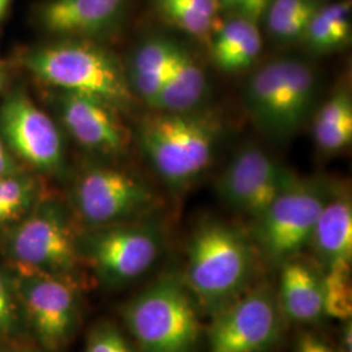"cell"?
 <instances>
[{"mask_svg":"<svg viewBox=\"0 0 352 352\" xmlns=\"http://www.w3.org/2000/svg\"><path fill=\"white\" fill-rule=\"evenodd\" d=\"M257 253L238 227L208 219L192 232L180 276L199 308L214 316L253 286Z\"/></svg>","mask_w":352,"mask_h":352,"instance_id":"6da1fadb","label":"cell"},{"mask_svg":"<svg viewBox=\"0 0 352 352\" xmlns=\"http://www.w3.org/2000/svg\"><path fill=\"white\" fill-rule=\"evenodd\" d=\"M223 124L206 110H151L138 126L140 146L166 187L182 193L212 164Z\"/></svg>","mask_w":352,"mask_h":352,"instance_id":"7a4b0ae2","label":"cell"},{"mask_svg":"<svg viewBox=\"0 0 352 352\" xmlns=\"http://www.w3.org/2000/svg\"><path fill=\"white\" fill-rule=\"evenodd\" d=\"M199 305L182 277L166 272L122 307L138 352H199Z\"/></svg>","mask_w":352,"mask_h":352,"instance_id":"3957f363","label":"cell"},{"mask_svg":"<svg viewBox=\"0 0 352 352\" xmlns=\"http://www.w3.org/2000/svg\"><path fill=\"white\" fill-rule=\"evenodd\" d=\"M25 67L46 85L106 102L120 113L136 100L126 69L110 51L88 41L58 42L32 50Z\"/></svg>","mask_w":352,"mask_h":352,"instance_id":"277c9868","label":"cell"},{"mask_svg":"<svg viewBox=\"0 0 352 352\" xmlns=\"http://www.w3.org/2000/svg\"><path fill=\"white\" fill-rule=\"evenodd\" d=\"M311 64L280 58L257 69L244 88V106L253 124L266 136L291 139L311 118L317 97Z\"/></svg>","mask_w":352,"mask_h":352,"instance_id":"5b68a950","label":"cell"},{"mask_svg":"<svg viewBox=\"0 0 352 352\" xmlns=\"http://www.w3.org/2000/svg\"><path fill=\"white\" fill-rule=\"evenodd\" d=\"M6 252L17 272L77 280L81 265L77 234L59 202L38 201L25 217L13 223L6 238Z\"/></svg>","mask_w":352,"mask_h":352,"instance_id":"8992f818","label":"cell"},{"mask_svg":"<svg viewBox=\"0 0 352 352\" xmlns=\"http://www.w3.org/2000/svg\"><path fill=\"white\" fill-rule=\"evenodd\" d=\"M164 236L154 222H119L77 235L81 260L103 285L124 286L146 274L164 251Z\"/></svg>","mask_w":352,"mask_h":352,"instance_id":"52a82bcc","label":"cell"},{"mask_svg":"<svg viewBox=\"0 0 352 352\" xmlns=\"http://www.w3.org/2000/svg\"><path fill=\"white\" fill-rule=\"evenodd\" d=\"M334 186L318 177H296L254 221V240L272 264L280 265L309 245L317 218Z\"/></svg>","mask_w":352,"mask_h":352,"instance_id":"ba28073f","label":"cell"},{"mask_svg":"<svg viewBox=\"0 0 352 352\" xmlns=\"http://www.w3.org/2000/svg\"><path fill=\"white\" fill-rule=\"evenodd\" d=\"M208 352H266L280 340L285 316L267 283L251 286L212 316Z\"/></svg>","mask_w":352,"mask_h":352,"instance_id":"9c48e42d","label":"cell"},{"mask_svg":"<svg viewBox=\"0 0 352 352\" xmlns=\"http://www.w3.org/2000/svg\"><path fill=\"white\" fill-rule=\"evenodd\" d=\"M12 283L20 309L41 346L51 352L63 350L80 320L77 280L17 272Z\"/></svg>","mask_w":352,"mask_h":352,"instance_id":"30bf717a","label":"cell"},{"mask_svg":"<svg viewBox=\"0 0 352 352\" xmlns=\"http://www.w3.org/2000/svg\"><path fill=\"white\" fill-rule=\"evenodd\" d=\"M72 202L80 221L91 228L149 213L158 199L138 176L113 167H91L77 177Z\"/></svg>","mask_w":352,"mask_h":352,"instance_id":"8fae6325","label":"cell"},{"mask_svg":"<svg viewBox=\"0 0 352 352\" xmlns=\"http://www.w3.org/2000/svg\"><path fill=\"white\" fill-rule=\"evenodd\" d=\"M296 174L256 144L240 148L218 176V197L231 210L257 218L273 204Z\"/></svg>","mask_w":352,"mask_h":352,"instance_id":"7c38bea8","label":"cell"},{"mask_svg":"<svg viewBox=\"0 0 352 352\" xmlns=\"http://www.w3.org/2000/svg\"><path fill=\"white\" fill-rule=\"evenodd\" d=\"M0 138L8 151L42 173L64 164L62 135L55 122L26 93L16 90L0 106Z\"/></svg>","mask_w":352,"mask_h":352,"instance_id":"4fadbf2b","label":"cell"},{"mask_svg":"<svg viewBox=\"0 0 352 352\" xmlns=\"http://www.w3.org/2000/svg\"><path fill=\"white\" fill-rule=\"evenodd\" d=\"M59 113L69 135L82 146L104 154H119L129 144L120 111L106 102L62 91Z\"/></svg>","mask_w":352,"mask_h":352,"instance_id":"5bb4252c","label":"cell"},{"mask_svg":"<svg viewBox=\"0 0 352 352\" xmlns=\"http://www.w3.org/2000/svg\"><path fill=\"white\" fill-rule=\"evenodd\" d=\"M126 0H47L39 11L42 28L54 34L90 37L107 33L126 10Z\"/></svg>","mask_w":352,"mask_h":352,"instance_id":"9a60e30c","label":"cell"},{"mask_svg":"<svg viewBox=\"0 0 352 352\" xmlns=\"http://www.w3.org/2000/svg\"><path fill=\"white\" fill-rule=\"evenodd\" d=\"M279 266L277 296L283 316L300 325L318 322L324 316L322 273L296 257Z\"/></svg>","mask_w":352,"mask_h":352,"instance_id":"2e32d148","label":"cell"},{"mask_svg":"<svg viewBox=\"0 0 352 352\" xmlns=\"http://www.w3.org/2000/svg\"><path fill=\"white\" fill-rule=\"evenodd\" d=\"M309 245L324 270L340 261L352 263V202L346 189L334 187L317 218Z\"/></svg>","mask_w":352,"mask_h":352,"instance_id":"e0dca14e","label":"cell"},{"mask_svg":"<svg viewBox=\"0 0 352 352\" xmlns=\"http://www.w3.org/2000/svg\"><path fill=\"white\" fill-rule=\"evenodd\" d=\"M177 46L171 38L155 36L145 39L131 58L126 71L129 88L151 110L168 77Z\"/></svg>","mask_w":352,"mask_h":352,"instance_id":"ac0fdd59","label":"cell"},{"mask_svg":"<svg viewBox=\"0 0 352 352\" xmlns=\"http://www.w3.org/2000/svg\"><path fill=\"white\" fill-rule=\"evenodd\" d=\"M208 77L193 52L179 43L168 77L151 110L186 113L201 109Z\"/></svg>","mask_w":352,"mask_h":352,"instance_id":"d6986e66","label":"cell"},{"mask_svg":"<svg viewBox=\"0 0 352 352\" xmlns=\"http://www.w3.org/2000/svg\"><path fill=\"white\" fill-rule=\"evenodd\" d=\"M263 49L258 24L232 16L212 36L210 51L215 65L227 74H236L254 63Z\"/></svg>","mask_w":352,"mask_h":352,"instance_id":"ffe728a7","label":"cell"},{"mask_svg":"<svg viewBox=\"0 0 352 352\" xmlns=\"http://www.w3.org/2000/svg\"><path fill=\"white\" fill-rule=\"evenodd\" d=\"M314 138L325 154L346 149L352 141V98L347 89L336 90L315 115Z\"/></svg>","mask_w":352,"mask_h":352,"instance_id":"44dd1931","label":"cell"},{"mask_svg":"<svg viewBox=\"0 0 352 352\" xmlns=\"http://www.w3.org/2000/svg\"><path fill=\"white\" fill-rule=\"evenodd\" d=\"M302 39L317 54L344 49L351 41V3L338 0L321 6L312 17Z\"/></svg>","mask_w":352,"mask_h":352,"instance_id":"7402d4cb","label":"cell"},{"mask_svg":"<svg viewBox=\"0 0 352 352\" xmlns=\"http://www.w3.org/2000/svg\"><path fill=\"white\" fill-rule=\"evenodd\" d=\"M154 6L164 21L199 39L213 36L222 11L218 0H154Z\"/></svg>","mask_w":352,"mask_h":352,"instance_id":"603a6c76","label":"cell"},{"mask_svg":"<svg viewBox=\"0 0 352 352\" xmlns=\"http://www.w3.org/2000/svg\"><path fill=\"white\" fill-rule=\"evenodd\" d=\"M321 6L320 0H270L264 16L270 37L279 43L302 39Z\"/></svg>","mask_w":352,"mask_h":352,"instance_id":"cb8c5ba5","label":"cell"},{"mask_svg":"<svg viewBox=\"0 0 352 352\" xmlns=\"http://www.w3.org/2000/svg\"><path fill=\"white\" fill-rule=\"evenodd\" d=\"M38 200L36 179L19 171L0 177V225L19 222Z\"/></svg>","mask_w":352,"mask_h":352,"instance_id":"d4e9b609","label":"cell"},{"mask_svg":"<svg viewBox=\"0 0 352 352\" xmlns=\"http://www.w3.org/2000/svg\"><path fill=\"white\" fill-rule=\"evenodd\" d=\"M324 315L346 321L352 315L351 263L330 265L322 273Z\"/></svg>","mask_w":352,"mask_h":352,"instance_id":"484cf974","label":"cell"},{"mask_svg":"<svg viewBox=\"0 0 352 352\" xmlns=\"http://www.w3.org/2000/svg\"><path fill=\"white\" fill-rule=\"evenodd\" d=\"M84 352H138V350L119 327L104 321L91 327Z\"/></svg>","mask_w":352,"mask_h":352,"instance_id":"4316f807","label":"cell"},{"mask_svg":"<svg viewBox=\"0 0 352 352\" xmlns=\"http://www.w3.org/2000/svg\"><path fill=\"white\" fill-rule=\"evenodd\" d=\"M19 311L12 279L0 267V338H11L20 331Z\"/></svg>","mask_w":352,"mask_h":352,"instance_id":"83f0119b","label":"cell"},{"mask_svg":"<svg viewBox=\"0 0 352 352\" xmlns=\"http://www.w3.org/2000/svg\"><path fill=\"white\" fill-rule=\"evenodd\" d=\"M221 10L248 19L253 23H260L270 4V0H218Z\"/></svg>","mask_w":352,"mask_h":352,"instance_id":"f1b7e54d","label":"cell"},{"mask_svg":"<svg viewBox=\"0 0 352 352\" xmlns=\"http://www.w3.org/2000/svg\"><path fill=\"white\" fill-rule=\"evenodd\" d=\"M296 352H338L327 342L311 333H302L296 343Z\"/></svg>","mask_w":352,"mask_h":352,"instance_id":"f546056e","label":"cell"},{"mask_svg":"<svg viewBox=\"0 0 352 352\" xmlns=\"http://www.w3.org/2000/svg\"><path fill=\"white\" fill-rule=\"evenodd\" d=\"M19 171H20L19 164H16L12 154H10L7 146L4 145L3 140L0 138V177L11 175Z\"/></svg>","mask_w":352,"mask_h":352,"instance_id":"4dcf8cb0","label":"cell"},{"mask_svg":"<svg viewBox=\"0 0 352 352\" xmlns=\"http://www.w3.org/2000/svg\"><path fill=\"white\" fill-rule=\"evenodd\" d=\"M351 337V318H349V320L344 321V327L342 330V338H340L342 352H352Z\"/></svg>","mask_w":352,"mask_h":352,"instance_id":"1f68e13d","label":"cell"},{"mask_svg":"<svg viewBox=\"0 0 352 352\" xmlns=\"http://www.w3.org/2000/svg\"><path fill=\"white\" fill-rule=\"evenodd\" d=\"M10 72H11L10 64L6 60H0V91L6 88L10 78Z\"/></svg>","mask_w":352,"mask_h":352,"instance_id":"d6a6232c","label":"cell"},{"mask_svg":"<svg viewBox=\"0 0 352 352\" xmlns=\"http://www.w3.org/2000/svg\"><path fill=\"white\" fill-rule=\"evenodd\" d=\"M8 4H10V0H0V17L3 16V13L6 12Z\"/></svg>","mask_w":352,"mask_h":352,"instance_id":"836d02e7","label":"cell"},{"mask_svg":"<svg viewBox=\"0 0 352 352\" xmlns=\"http://www.w3.org/2000/svg\"><path fill=\"white\" fill-rule=\"evenodd\" d=\"M0 352H29V351H24V350H17V349H12V347H6V346H0Z\"/></svg>","mask_w":352,"mask_h":352,"instance_id":"e575fe53","label":"cell"}]
</instances>
